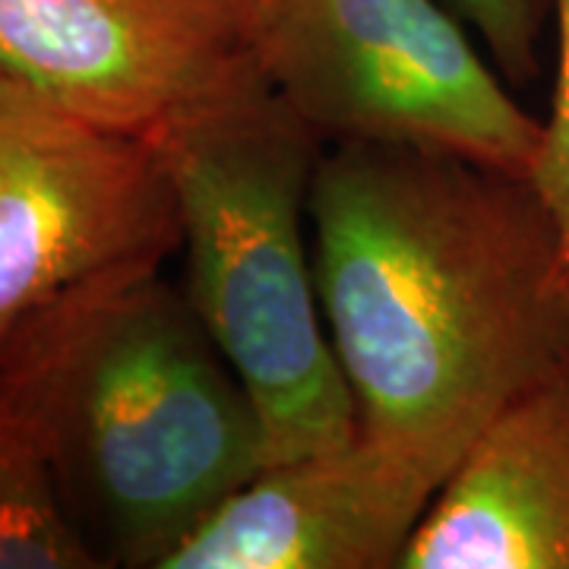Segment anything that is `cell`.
<instances>
[{"label": "cell", "instance_id": "1", "mask_svg": "<svg viewBox=\"0 0 569 569\" xmlns=\"http://www.w3.org/2000/svg\"><path fill=\"white\" fill-rule=\"evenodd\" d=\"M310 247L358 427L447 481L500 408L569 361V272L529 178L443 149L323 146Z\"/></svg>", "mask_w": 569, "mask_h": 569}, {"label": "cell", "instance_id": "4", "mask_svg": "<svg viewBox=\"0 0 569 569\" xmlns=\"http://www.w3.org/2000/svg\"><path fill=\"white\" fill-rule=\"evenodd\" d=\"M244 3L250 61L323 146H425L531 174L541 121L447 0Z\"/></svg>", "mask_w": 569, "mask_h": 569}, {"label": "cell", "instance_id": "10", "mask_svg": "<svg viewBox=\"0 0 569 569\" xmlns=\"http://www.w3.org/2000/svg\"><path fill=\"white\" fill-rule=\"evenodd\" d=\"M456 17L478 36L509 86H526L541 73L538 44L550 17V0H447Z\"/></svg>", "mask_w": 569, "mask_h": 569}, {"label": "cell", "instance_id": "9", "mask_svg": "<svg viewBox=\"0 0 569 569\" xmlns=\"http://www.w3.org/2000/svg\"><path fill=\"white\" fill-rule=\"evenodd\" d=\"M0 569H102L63 509L36 437L0 392Z\"/></svg>", "mask_w": 569, "mask_h": 569}, {"label": "cell", "instance_id": "2", "mask_svg": "<svg viewBox=\"0 0 569 569\" xmlns=\"http://www.w3.org/2000/svg\"><path fill=\"white\" fill-rule=\"evenodd\" d=\"M164 266L77 284L0 348V392L102 569H162L266 466L257 408Z\"/></svg>", "mask_w": 569, "mask_h": 569}, {"label": "cell", "instance_id": "11", "mask_svg": "<svg viewBox=\"0 0 569 569\" xmlns=\"http://www.w3.org/2000/svg\"><path fill=\"white\" fill-rule=\"evenodd\" d=\"M550 13L557 17V82L550 118L541 121V149L529 181L557 224L569 272V0H550Z\"/></svg>", "mask_w": 569, "mask_h": 569}, {"label": "cell", "instance_id": "6", "mask_svg": "<svg viewBox=\"0 0 569 569\" xmlns=\"http://www.w3.org/2000/svg\"><path fill=\"white\" fill-rule=\"evenodd\" d=\"M247 63L244 0H0V77L149 140Z\"/></svg>", "mask_w": 569, "mask_h": 569}, {"label": "cell", "instance_id": "8", "mask_svg": "<svg viewBox=\"0 0 569 569\" xmlns=\"http://www.w3.org/2000/svg\"><path fill=\"white\" fill-rule=\"evenodd\" d=\"M399 569H569V361L478 430Z\"/></svg>", "mask_w": 569, "mask_h": 569}, {"label": "cell", "instance_id": "3", "mask_svg": "<svg viewBox=\"0 0 569 569\" xmlns=\"http://www.w3.org/2000/svg\"><path fill=\"white\" fill-rule=\"evenodd\" d=\"M156 142L178 203L183 291L257 408L266 462L351 440L358 408L326 332L310 247L323 140L250 61Z\"/></svg>", "mask_w": 569, "mask_h": 569}, {"label": "cell", "instance_id": "7", "mask_svg": "<svg viewBox=\"0 0 569 569\" xmlns=\"http://www.w3.org/2000/svg\"><path fill=\"white\" fill-rule=\"evenodd\" d=\"M437 481L380 440L266 462L162 569H399Z\"/></svg>", "mask_w": 569, "mask_h": 569}, {"label": "cell", "instance_id": "5", "mask_svg": "<svg viewBox=\"0 0 569 569\" xmlns=\"http://www.w3.org/2000/svg\"><path fill=\"white\" fill-rule=\"evenodd\" d=\"M178 247L159 142L0 77V348L63 291Z\"/></svg>", "mask_w": 569, "mask_h": 569}]
</instances>
